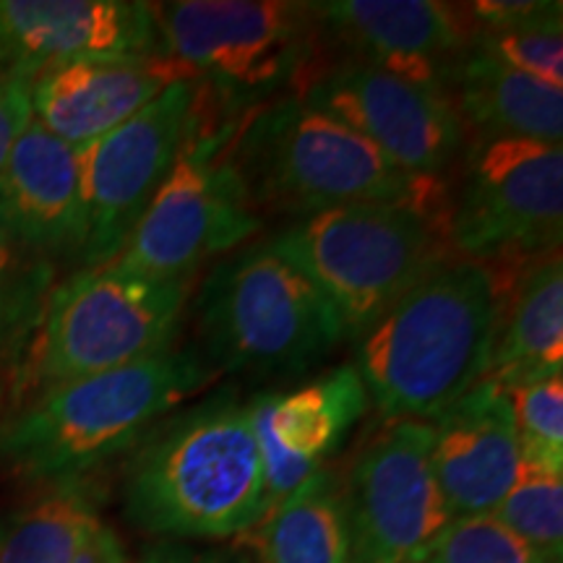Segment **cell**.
Listing matches in <instances>:
<instances>
[{"mask_svg":"<svg viewBox=\"0 0 563 563\" xmlns=\"http://www.w3.org/2000/svg\"><path fill=\"white\" fill-rule=\"evenodd\" d=\"M504 306L490 266L443 262L357 340L368 399L384 420H435L488 373Z\"/></svg>","mask_w":563,"mask_h":563,"instance_id":"obj_1","label":"cell"},{"mask_svg":"<svg viewBox=\"0 0 563 563\" xmlns=\"http://www.w3.org/2000/svg\"><path fill=\"white\" fill-rule=\"evenodd\" d=\"M266 511L262 452L232 389L173 412L133 452L125 514L141 530L222 540L253 530Z\"/></svg>","mask_w":563,"mask_h":563,"instance_id":"obj_2","label":"cell"},{"mask_svg":"<svg viewBox=\"0 0 563 563\" xmlns=\"http://www.w3.org/2000/svg\"><path fill=\"white\" fill-rule=\"evenodd\" d=\"M217 378L220 373L201 350L173 347L123 368L58 384L5 426L0 454L26 477L74 483L136 449L157 422Z\"/></svg>","mask_w":563,"mask_h":563,"instance_id":"obj_3","label":"cell"},{"mask_svg":"<svg viewBox=\"0 0 563 563\" xmlns=\"http://www.w3.org/2000/svg\"><path fill=\"white\" fill-rule=\"evenodd\" d=\"M253 209L311 217L352 203H405L439 214L441 186L412 178L371 141L302 97L274 100L230 146Z\"/></svg>","mask_w":563,"mask_h":563,"instance_id":"obj_4","label":"cell"},{"mask_svg":"<svg viewBox=\"0 0 563 563\" xmlns=\"http://www.w3.org/2000/svg\"><path fill=\"white\" fill-rule=\"evenodd\" d=\"M196 316L201 352L220 376L292 378L347 340L332 302L272 243L217 264L196 298Z\"/></svg>","mask_w":563,"mask_h":563,"instance_id":"obj_5","label":"cell"},{"mask_svg":"<svg viewBox=\"0 0 563 563\" xmlns=\"http://www.w3.org/2000/svg\"><path fill=\"white\" fill-rule=\"evenodd\" d=\"M269 243L332 302L347 340H361L449 249L446 222L405 203L319 211Z\"/></svg>","mask_w":563,"mask_h":563,"instance_id":"obj_6","label":"cell"},{"mask_svg":"<svg viewBox=\"0 0 563 563\" xmlns=\"http://www.w3.org/2000/svg\"><path fill=\"white\" fill-rule=\"evenodd\" d=\"M152 11L162 60L191 70L228 118L292 87L316 51L311 3L178 0Z\"/></svg>","mask_w":563,"mask_h":563,"instance_id":"obj_7","label":"cell"},{"mask_svg":"<svg viewBox=\"0 0 563 563\" xmlns=\"http://www.w3.org/2000/svg\"><path fill=\"white\" fill-rule=\"evenodd\" d=\"M188 295L191 282L150 279L112 262L84 266L47 295L32 376L53 389L173 350Z\"/></svg>","mask_w":563,"mask_h":563,"instance_id":"obj_8","label":"cell"},{"mask_svg":"<svg viewBox=\"0 0 563 563\" xmlns=\"http://www.w3.org/2000/svg\"><path fill=\"white\" fill-rule=\"evenodd\" d=\"M207 91L201 118L112 264L150 279L191 282L201 264L235 251L258 230L262 214L230 157L238 123L217 121Z\"/></svg>","mask_w":563,"mask_h":563,"instance_id":"obj_9","label":"cell"},{"mask_svg":"<svg viewBox=\"0 0 563 563\" xmlns=\"http://www.w3.org/2000/svg\"><path fill=\"white\" fill-rule=\"evenodd\" d=\"M563 150L527 139H483L467 162L449 245L470 262L496 264L561 251Z\"/></svg>","mask_w":563,"mask_h":563,"instance_id":"obj_10","label":"cell"},{"mask_svg":"<svg viewBox=\"0 0 563 563\" xmlns=\"http://www.w3.org/2000/svg\"><path fill=\"white\" fill-rule=\"evenodd\" d=\"M207 104L201 81L175 79L139 115L81 146L87 243L81 262L110 264L129 243Z\"/></svg>","mask_w":563,"mask_h":563,"instance_id":"obj_11","label":"cell"},{"mask_svg":"<svg viewBox=\"0 0 563 563\" xmlns=\"http://www.w3.org/2000/svg\"><path fill=\"white\" fill-rule=\"evenodd\" d=\"M433 428L394 420L373 435L344 488L352 563L418 559L452 522L431 467Z\"/></svg>","mask_w":563,"mask_h":563,"instance_id":"obj_12","label":"cell"},{"mask_svg":"<svg viewBox=\"0 0 563 563\" xmlns=\"http://www.w3.org/2000/svg\"><path fill=\"white\" fill-rule=\"evenodd\" d=\"M300 97L371 141L399 170L439 183L464 144V123L446 89L420 87L347 58L316 74Z\"/></svg>","mask_w":563,"mask_h":563,"instance_id":"obj_13","label":"cell"},{"mask_svg":"<svg viewBox=\"0 0 563 563\" xmlns=\"http://www.w3.org/2000/svg\"><path fill=\"white\" fill-rule=\"evenodd\" d=\"M152 3L0 0V70L34 81L79 60H159Z\"/></svg>","mask_w":563,"mask_h":563,"instance_id":"obj_14","label":"cell"},{"mask_svg":"<svg viewBox=\"0 0 563 563\" xmlns=\"http://www.w3.org/2000/svg\"><path fill=\"white\" fill-rule=\"evenodd\" d=\"M311 5L321 30L327 26L347 47L350 58L420 87L446 89L449 74L473 51L477 37L470 5L435 0H332Z\"/></svg>","mask_w":563,"mask_h":563,"instance_id":"obj_15","label":"cell"},{"mask_svg":"<svg viewBox=\"0 0 563 563\" xmlns=\"http://www.w3.org/2000/svg\"><path fill=\"white\" fill-rule=\"evenodd\" d=\"M368 402L355 365L323 373L298 389L256 394L245 402L262 452L269 509L321 473L323 462L342 446Z\"/></svg>","mask_w":563,"mask_h":563,"instance_id":"obj_16","label":"cell"},{"mask_svg":"<svg viewBox=\"0 0 563 563\" xmlns=\"http://www.w3.org/2000/svg\"><path fill=\"white\" fill-rule=\"evenodd\" d=\"M431 428V467L449 517H488L525 470L509 394L483 378Z\"/></svg>","mask_w":563,"mask_h":563,"instance_id":"obj_17","label":"cell"},{"mask_svg":"<svg viewBox=\"0 0 563 563\" xmlns=\"http://www.w3.org/2000/svg\"><path fill=\"white\" fill-rule=\"evenodd\" d=\"M0 228L45 264L55 256H81L87 243L81 146L32 121L0 175Z\"/></svg>","mask_w":563,"mask_h":563,"instance_id":"obj_18","label":"cell"},{"mask_svg":"<svg viewBox=\"0 0 563 563\" xmlns=\"http://www.w3.org/2000/svg\"><path fill=\"white\" fill-rule=\"evenodd\" d=\"M183 79L167 60H79L32 81L34 121L70 146H87L139 115L167 84Z\"/></svg>","mask_w":563,"mask_h":563,"instance_id":"obj_19","label":"cell"},{"mask_svg":"<svg viewBox=\"0 0 563 563\" xmlns=\"http://www.w3.org/2000/svg\"><path fill=\"white\" fill-rule=\"evenodd\" d=\"M563 371V264L561 251L534 258L504 290L501 321L485 382L504 391L561 376Z\"/></svg>","mask_w":563,"mask_h":563,"instance_id":"obj_20","label":"cell"},{"mask_svg":"<svg viewBox=\"0 0 563 563\" xmlns=\"http://www.w3.org/2000/svg\"><path fill=\"white\" fill-rule=\"evenodd\" d=\"M449 87L462 123L485 139L563 141V89L506 68L475 47L452 68Z\"/></svg>","mask_w":563,"mask_h":563,"instance_id":"obj_21","label":"cell"},{"mask_svg":"<svg viewBox=\"0 0 563 563\" xmlns=\"http://www.w3.org/2000/svg\"><path fill=\"white\" fill-rule=\"evenodd\" d=\"M258 525L262 563H352L344 488L327 470L287 493Z\"/></svg>","mask_w":563,"mask_h":563,"instance_id":"obj_22","label":"cell"},{"mask_svg":"<svg viewBox=\"0 0 563 563\" xmlns=\"http://www.w3.org/2000/svg\"><path fill=\"white\" fill-rule=\"evenodd\" d=\"M97 525L102 519L89 493L63 483L0 522V563H74Z\"/></svg>","mask_w":563,"mask_h":563,"instance_id":"obj_23","label":"cell"},{"mask_svg":"<svg viewBox=\"0 0 563 563\" xmlns=\"http://www.w3.org/2000/svg\"><path fill=\"white\" fill-rule=\"evenodd\" d=\"M548 563H563V475L527 467L490 514Z\"/></svg>","mask_w":563,"mask_h":563,"instance_id":"obj_24","label":"cell"},{"mask_svg":"<svg viewBox=\"0 0 563 563\" xmlns=\"http://www.w3.org/2000/svg\"><path fill=\"white\" fill-rule=\"evenodd\" d=\"M563 9V5H561ZM561 9L525 24L477 30L475 51L490 55L506 68L563 89V26Z\"/></svg>","mask_w":563,"mask_h":563,"instance_id":"obj_25","label":"cell"},{"mask_svg":"<svg viewBox=\"0 0 563 563\" xmlns=\"http://www.w3.org/2000/svg\"><path fill=\"white\" fill-rule=\"evenodd\" d=\"M506 394L527 467L563 475V378L548 376Z\"/></svg>","mask_w":563,"mask_h":563,"instance_id":"obj_26","label":"cell"},{"mask_svg":"<svg viewBox=\"0 0 563 563\" xmlns=\"http://www.w3.org/2000/svg\"><path fill=\"white\" fill-rule=\"evenodd\" d=\"M47 282L51 266L21 251L0 228V355L40 323Z\"/></svg>","mask_w":563,"mask_h":563,"instance_id":"obj_27","label":"cell"},{"mask_svg":"<svg viewBox=\"0 0 563 563\" xmlns=\"http://www.w3.org/2000/svg\"><path fill=\"white\" fill-rule=\"evenodd\" d=\"M415 563H548L496 517L452 519Z\"/></svg>","mask_w":563,"mask_h":563,"instance_id":"obj_28","label":"cell"},{"mask_svg":"<svg viewBox=\"0 0 563 563\" xmlns=\"http://www.w3.org/2000/svg\"><path fill=\"white\" fill-rule=\"evenodd\" d=\"M32 121V81L0 70V175L9 165L21 133L30 129Z\"/></svg>","mask_w":563,"mask_h":563,"instance_id":"obj_29","label":"cell"},{"mask_svg":"<svg viewBox=\"0 0 563 563\" xmlns=\"http://www.w3.org/2000/svg\"><path fill=\"white\" fill-rule=\"evenodd\" d=\"M555 9H561L559 0L555 3L551 0H483V3L470 5V13L477 30H498V26L525 24Z\"/></svg>","mask_w":563,"mask_h":563,"instance_id":"obj_30","label":"cell"},{"mask_svg":"<svg viewBox=\"0 0 563 563\" xmlns=\"http://www.w3.org/2000/svg\"><path fill=\"white\" fill-rule=\"evenodd\" d=\"M74 563H125L121 538L108 525H97L76 553Z\"/></svg>","mask_w":563,"mask_h":563,"instance_id":"obj_31","label":"cell"},{"mask_svg":"<svg viewBox=\"0 0 563 563\" xmlns=\"http://www.w3.org/2000/svg\"><path fill=\"white\" fill-rule=\"evenodd\" d=\"M139 563H230V561L220 559V555L196 553L178 545H157L152 548V551H146L144 559Z\"/></svg>","mask_w":563,"mask_h":563,"instance_id":"obj_32","label":"cell"},{"mask_svg":"<svg viewBox=\"0 0 563 563\" xmlns=\"http://www.w3.org/2000/svg\"><path fill=\"white\" fill-rule=\"evenodd\" d=\"M407 563H415V561H407Z\"/></svg>","mask_w":563,"mask_h":563,"instance_id":"obj_33","label":"cell"}]
</instances>
